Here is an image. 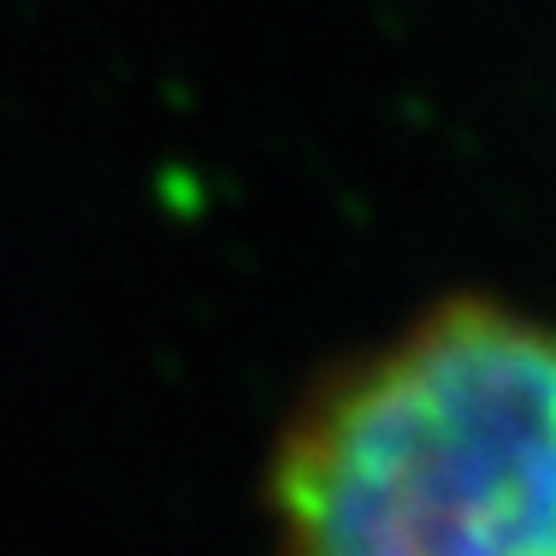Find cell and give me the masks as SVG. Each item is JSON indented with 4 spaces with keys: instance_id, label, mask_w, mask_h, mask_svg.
<instances>
[{
    "instance_id": "6da1fadb",
    "label": "cell",
    "mask_w": 556,
    "mask_h": 556,
    "mask_svg": "<svg viewBox=\"0 0 556 556\" xmlns=\"http://www.w3.org/2000/svg\"><path fill=\"white\" fill-rule=\"evenodd\" d=\"M267 509L326 556H556V326L439 302L296 408Z\"/></svg>"
}]
</instances>
